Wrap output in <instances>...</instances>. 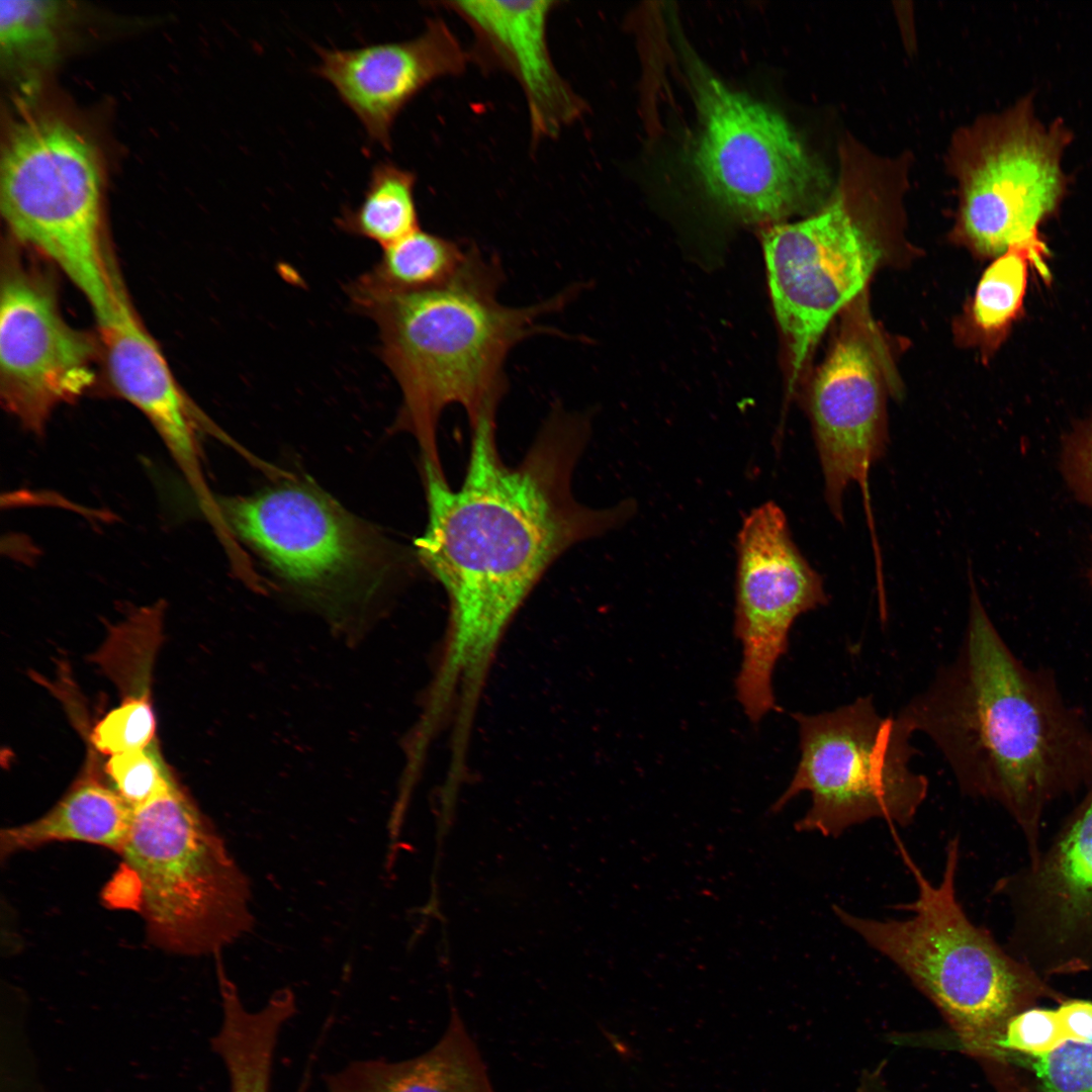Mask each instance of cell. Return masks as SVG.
Returning <instances> with one entry per match:
<instances>
[{
    "mask_svg": "<svg viewBox=\"0 0 1092 1092\" xmlns=\"http://www.w3.org/2000/svg\"><path fill=\"white\" fill-rule=\"evenodd\" d=\"M495 411L472 424L462 485L423 462L428 524L417 541L423 565L450 604L446 650L436 681L478 694L508 625L545 570L568 548L624 525L636 504L588 508L574 497L572 476L589 435L588 422L551 413L515 465L497 450Z\"/></svg>",
    "mask_w": 1092,
    "mask_h": 1092,
    "instance_id": "obj_1",
    "label": "cell"
},
{
    "mask_svg": "<svg viewBox=\"0 0 1092 1092\" xmlns=\"http://www.w3.org/2000/svg\"><path fill=\"white\" fill-rule=\"evenodd\" d=\"M927 735L964 795L998 803L1040 852L1044 810L1092 777V735L1052 681L1009 649L972 584L954 660L896 715Z\"/></svg>",
    "mask_w": 1092,
    "mask_h": 1092,
    "instance_id": "obj_2",
    "label": "cell"
},
{
    "mask_svg": "<svg viewBox=\"0 0 1092 1092\" xmlns=\"http://www.w3.org/2000/svg\"><path fill=\"white\" fill-rule=\"evenodd\" d=\"M497 259L469 246L466 259L445 284L421 291L350 294L378 327L380 357L397 381L402 404L397 425L414 434L423 461L442 468L437 428L450 404L464 407L469 424L496 410L508 382L510 351L537 334H558L539 320L564 307L574 286L532 305L503 304Z\"/></svg>",
    "mask_w": 1092,
    "mask_h": 1092,
    "instance_id": "obj_3",
    "label": "cell"
},
{
    "mask_svg": "<svg viewBox=\"0 0 1092 1092\" xmlns=\"http://www.w3.org/2000/svg\"><path fill=\"white\" fill-rule=\"evenodd\" d=\"M900 851L918 889L914 901L897 906L909 917H863L837 905L833 913L931 1000L967 1052L997 1059V1042L1009 1019L1053 992L1041 976L968 917L957 895L958 837L947 842L937 885L903 847Z\"/></svg>",
    "mask_w": 1092,
    "mask_h": 1092,
    "instance_id": "obj_4",
    "label": "cell"
},
{
    "mask_svg": "<svg viewBox=\"0 0 1092 1092\" xmlns=\"http://www.w3.org/2000/svg\"><path fill=\"white\" fill-rule=\"evenodd\" d=\"M216 506L231 532L347 643L372 628L404 566L394 544L306 483L222 497Z\"/></svg>",
    "mask_w": 1092,
    "mask_h": 1092,
    "instance_id": "obj_5",
    "label": "cell"
},
{
    "mask_svg": "<svg viewBox=\"0 0 1092 1092\" xmlns=\"http://www.w3.org/2000/svg\"><path fill=\"white\" fill-rule=\"evenodd\" d=\"M120 885L149 941L183 956L217 954L251 930L249 880L210 822L174 783L133 808Z\"/></svg>",
    "mask_w": 1092,
    "mask_h": 1092,
    "instance_id": "obj_6",
    "label": "cell"
},
{
    "mask_svg": "<svg viewBox=\"0 0 1092 1092\" xmlns=\"http://www.w3.org/2000/svg\"><path fill=\"white\" fill-rule=\"evenodd\" d=\"M0 178L1 211L12 235L53 261L84 294L98 325L105 323L119 273L103 238L94 145L60 117H26L9 132Z\"/></svg>",
    "mask_w": 1092,
    "mask_h": 1092,
    "instance_id": "obj_7",
    "label": "cell"
},
{
    "mask_svg": "<svg viewBox=\"0 0 1092 1092\" xmlns=\"http://www.w3.org/2000/svg\"><path fill=\"white\" fill-rule=\"evenodd\" d=\"M800 759L787 789L770 806L781 812L804 792L811 805L799 832L838 837L872 819L910 825L928 793V780L910 766L918 752L897 716H881L873 697L818 714L794 713Z\"/></svg>",
    "mask_w": 1092,
    "mask_h": 1092,
    "instance_id": "obj_8",
    "label": "cell"
},
{
    "mask_svg": "<svg viewBox=\"0 0 1092 1092\" xmlns=\"http://www.w3.org/2000/svg\"><path fill=\"white\" fill-rule=\"evenodd\" d=\"M684 60L701 121L692 164L707 196L743 221L807 206L823 176L785 118L727 86L690 50Z\"/></svg>",
    "mask_w": 1092,
    "mask_h": 1092,
    "instance_id": "obj_9",
    "label": "cell"
},
{
    "mask_svg": "<svg viewBox=\"0 0 1092 1092\" xmlns=\"http://www.w3.org/2000/svg\"><path fill=\"white\" fill-rule=\"evenodd\" d=\"M1072 140L1062 118L1045 125L1036 117L1032 95L964 131L954 167L960 229L973 250L998 257L1041 239L1038 226L1068 191L1062 157Z\"/></svg>",
    "mask_w": 1092,
    "mask_h": 1092,
    "instance_id": "obj_10",
    "label": "cell"
},
{
    "mask_svg": "<svg viewBox=\"0 0 1092 1092\" xmlns=\"http://www.w3.org/2000/svg\"><path fill=\"white\" fill-rule=\"evenodd\" d=\"M852 177L813 215L775 223L762 249L776 315L786 337L792 384L833 317L864 288L882 249L853 206Z\"/></svg>",
    "mask_w": 1092,
    "mask_h": 1092,
    "instance_id": "obj_11",
    "label": "cell"
},
{
    "mask_svg": "<svg viewBox=\"0 0 1092 1092\" xmlns=\"http://www.w3.org/2000/svg\"><path fill=\"white\" fill-rule=\"evenodd\" d=\"M828 602L823 580L796 545L774 502L752 509L736 540L734 635L742 660L736 698L753 724L779 711L772 674L796 619Z\"/></svg>",
    "mask_w": 1092,
    "mask_h": 1092,
    "instance_id": "obj_12",
    "label": "cell"
},
{
    "mask_svg": "<svg viewBox=\"0 0 1092 1092\" xmlns=\"http://www.w3.org/2000/svg\"><path fill=\"white\" fill-rule=\"evenodd\" d=\"M0 391L22 427L40 435L58 405L93 384L96 344L64 318L55 284L6 252L1 274Z\"/></svg>",
    "mask_w": 1092,
    "mask_h": 1092,
    "instance_id": "obj_13",
    "label": "cell"
},
{
    "mask_svg": "<svg viewBox=\"0 0 1092 1092\" xmlns=\"http://www.w3.org/2000/svg\"><path fill=\"white\" fill-rule=\"evenodd\" d=\"M1009 902V951L1039 976L1092 968V786L1050 845L994 888Z\"/></svg>",
    "mask_w": 1092,
    "mask_h": 1092,
    "instance_id": "obj_14",
    "label": "cell"
},
{
    "mask_svg": "<svg viewBox=\"0 0 1092 1092\" xmlns=\"http://www.w3.org/2000/svg\"><path fill=\"white\" fill-rule=\"evenodd\" d=\"M878 364L867 335L853 328L840 332L816 373L808 399L826 503L842 522L844 491L857 483L871 527L869 474L887 447Z\"/></svg>",
    "mask_w": 1092,
    "mask_h": 1092,
    "instance_id": "obj_15",
    "label": "cell"
},
{
    "mask_svg": "<svg viewBox=\"0 0 1092 1092\" xmlns=\"http://www.w3.org/2000/svg\"><path fill=\"white\" fill-rule=\"evenodd\" d=\"M315 74L329 81L368 138L385 149L402 108L431 82L464 72L470 55L440 17L418 36L356 49L316 48Z\"/></svg>",
    "mask_w": 1092,
    "mask_h": 1092,
    "instance_id": "obj_16",
    "label": "cell"
},
{
    "mask_svg": "<svg viewBox=\"0 0 1092 1092\" xmlns=\"http://www.w3.org/2000/svg\"><path fill=\"white\" fill-rule=\"evenodd\" d=\"M473 30L487 63L513 76L528 105L533 142L556 138L583 112L579 96L558 73L548 48L555 1H449Z\"/></svg>",
    "mask_w": 1092,
    "mask_h": 1092,
    "instance_id": "obj_17",
    "label": "cell"
},
{
    "mask_svg": "<svg viewBox=\"0 0 1092 1092\" xmlns=\"http://www.w3.org/2000/svg\"><path fill=\"white\" fill-rule=\"evenodd\" d=\"M107 374L114 390L145 415L185 476L207 496L197 425L203 415L174 378L156 341L140 322L120 276L109 318L99 326Z\"/></svg>",
    "mask_w": 1092,
    "mask_h": 1092,
    "instance_id": "obj_18",
    "label": "cell"
},
{
    "mask_svg": "<svg viewBox=\"0 0 1092 1092\" xmlns=\"http://www.w3.org/2000/svg\"><path fill=\"white\" fill-rule=\"evenodd\" d=\"M328 1092H494L458 1012L429 1051L400 1062L356 1061L326 1077Z\"/></svg>",
    "mask_w": 1092,
    "mask_h": 1092,
    "instance_id": "obj_19",
    "label": "cell"
},
{
    "mask_svg": "<svg viewBox=\"0 0 1092 1092\" xmlns=\"http://www.w3.org/2000/svg\"><path fill=\"white\" fill-rule=\"evenodd\" d=\"M131 813L132 809L112 786L86 778L40 818L3 829L0 857L5 859L60 841L91 843L120 854L128 836Z\"/></svg>",
    "mask_w": 1092,
    "mask_h": 1092,
    "instance_id": "obj_20",
    "label": "cell"
},
{
    "mask_svg": "<svg viewBox=\"0 0 1092 1092\" xmlns=\"http://www.w3.org/2000/svg\"><path fill=\"white\" fill-rule=\"evenodd\" d=\"M1042 239L1015 245L996 257L982 274L969 309L975 340L993 352L1022 314L1028 273L1034 268L1048 278L1049 254Z\"/></svg>",
    "mask_w": 1092,
    "mask_h": 1092,
    "instance_id": "obj_21",
    "label": "cell"
},
{
    "mask_svg": "<svg viewBox=\"0 0 1092 1092\" xmlns=\"http://www.w3.org/2000/svg\"><path fill=\"white\" fill-rule=\"evenodd\" d=\"M468 248L419 229L382 248L380 260L350 285L349 293L390 294L441 286L460 269Z\"/></svg>",
    "mask_w": 1092,
    "mask_h": 1092,
    "instance_id": "obj_22",
    "label": "cell"
},
{
    "mask_svg": "<svg viewBox=\"0 0 1092 1092\" xmlns=\"http://www.w3.org/2000/svg\"><path fill=\"white\" fill-rule=\"evenodd\" d=\"M416 175L391 161H378L362 201L355 208L346 207L337 218L340 229L389 246L419 230L415 200Z\"/></svg>",
    "mask_w": 1092,
    "mask_h": 1092,
    "instance_id": "obj_23",
    "label": "cell"
},
{
    "mask_svg": "<svg viewBox=\"0 0 1092 1092\" xmlns=\"http://www.w3.org/2000/svg\"><path fill=\"white\" fill-rule=\"evenodd\" d=\"M66 13L63 2L1 1V56L8 68L28 71L49 64L59 49Z\"/></svg>",
    "mask_w": 1092,
    "mask_h": 1092,
    "instance_id": "obj_24",
    "label": "cell"
},
{
    "mask_svg": "<svg viewBox=\"0 0 1092 1092\" xmlns=\"http://www.w3.org/2000/svg\"><path fill=\"white\" fill-rule=\"evenodd\" d=\"M154 744L111 755L106 764L112 788L131 809L175 783Z\"/></svg>",
    "mask_w": 1092,
    "mask_h": 1092,
    "instance_id": "obj_25",
    "label": "cell"
},
{
    "mask_svg": "<svg viewBox=\"0 0 1092 1092\" xmlns=\"http://www.w3.org/2000/svg\"><path fill=\"white\" fill-rule=\"evenodd\" d=\"M155 718L146 696L129 698L94 728L95 747L110 755L139 750L153 742Z\"/></svg>",
    "mask_w": 1092,
    "mask_h": 1092,
    "instance_id": "obj_26",
    "label": "cell"
},
{
    "mask_svg": "<svg viewBox=\"0 0 1092 1092\" xmlns=\"http://www.w3.org/2000/svg\"><path fill=\"white\" fill-rule=\"evenodd\" d=\"M1066 1040L1057 1009L1021 1010L1009 1019L997 1042L998 1060L1045 1055Z\"/></svg>",
    "mask_w": 1092,
    "mask_h": 1092,
    "instance_id": "obj_27",
    "label": "cell"
},
{
    "mask_svg": "<svg viewBox=\"0 0 1092 1092\" xmlns=\"http://www.w3.org/2000/svg\"><path fill=\"white\" fill-rule=\"evenodd\" d=\"M1028 1060L1043 1092H1092V1043L1066 1040L1041 1056Z\"/></svg>",
    "mask_w": 1092,
    "mask_h": 1092,
    "instance_id": "obj_28",
    "label": "cell"
},
{
    "mask_svg": "<svg viewBox=\"0 0 1092 1092\" xmlns=\"http://www.w3.org/2000/svg\"><path fill=\"white\" fill-rule=\"evenodd\" d=\"M1062 468L1077 497L1092 508V417L1068 436L1062 454Z\"/></svg>",
    "mask_w": 1092,
    "mask_h": 1092,
    "instance_id": "obj_29",
    "label": "cell"
},
{
    "mask_svg": "<svg viewBox=\"0 0 1092 1092\" xmlns=\"http://www.w3.org/2000/svg\"><path fill=\"white\" fill-rule=\"evenodd\" d=\"M1067 1040L1092 1043V1002L1072 999L1057 1008Z\"/></svg>",
    "mask_w": 1092,
    "mask_h": 1092,
    "instance_id": "obj_30",
    "label": "cell"
},
{
    "mask_svg": "<svg viewBox=\"0 0 1092 1092\" xmlns=\"http://www.w3.org/2000/svg\"><path fill=\"white\" fill-rule=\"evenodd\" d=\"M1090 577H1091V581H1092V566H1091V570H1090Z\"/></svg>",
    "mask_w": 1092,
    "mask_h": 1092,
    "instance_id": "obj_31",
    "label": "cell"
}]
</instances>
